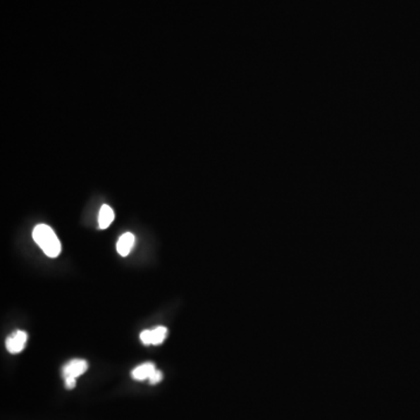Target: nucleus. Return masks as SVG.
Here are the masks:
<instances>
[{
    "label": "nucleus",
    "mask_w": 420,
    "mask_h": 420,
    "mask_svg": "<svg viewBox=\"0 0 420 420\" xmlns=\"http://www.w3.org/2000/svg\"><path fill=\"white\" fill-rule=\"evenodd\" d=\"M163 373H161V371H159V370H156V371H154V373H153L152 375H151V377H149V383L158 384L159 383V382H161V381H163Z\"/></svg>",
    "instance_id": "obj_8"
},
{
    "label": "nucleus",
    "mask_w": 420,
    "mask_h": 420,
    "mask_svg": "<svg viewBox=\"0 0 420 420\" xmlns=\"http://www.w3.org/2000/svg\"><path fill=\"white\" fill-rule=\"evenodd\" d=\"M167 328L166 327H156L154 329H147L144 331L140 334V340L144 345H160L163 343L166 339Z\"/></svg>",
    "instance_id": "obj_2"
},
{
    "label": "nucleus",
    "mask_w": 420,
    "mask_h": 420,
    "mask_svg": "<svg viewBox=\"0 0 420 420\" xmlns=\"http://www.w3.org/2000/svg\"><path fill=\"white\" fill-rule=\"evenodd\" d=\"M156 366L153 363H144L142 366H137L132 371V377L137 381L149 380L151 375L156 371Z\"/></svg>",
    "instance_id": "obj_6"
},
{
    "label": "nucleus",
    "mask_w": 420,
    "mask_h": 420,
    "mask_svg": "<svg viewBox=\"0 0 420 420\" xmlns=\"http://www.w3.org/2000/svg\"><path fill=\"white\" fill-rule=\"evenodd\" d=\"M135 242H136V237L131 233H125V234L122 235L118 242H117V245H116L118 254L123 257H126L132 250Z\"/></svg>",
    "instance_id": "obj_5"
},
{
    "label": "nucleus",
    "mask_w": 420,
    "mask_h": 420,
    "mask_svg": "<svg viewBox=\"0 0 420 420\" xmlns=\"http://www.w3.org/2000/svg\"><path fill=\"white\" fill-rule=\"evenodd\" d=\"M33 238L48 257H58L61 252V242L47 224H37L33 230Z\"/></svg>",
    "instance_id": "obj_1"
},
{
    "label": "nucleus",
    "mask_w": 420,
    "mask_h": 420,
    "mask_svg": "<svg viewBox=\"0 0 420 420\" xmlns=\"http://www.w3.org/2000/svg\"><path fill=\"white\" fill-rule=\"evenodd\" d=\"M27 341V333L24 331H18L12 335L8 336L6 340V350L11 354H18L23 352Z\"/></svg>",
    "instance_id": "obj_3"
},
{
    "label": "nucleus",
    "mask_w": 420,
    "mask_h": 420,
    "mask_svg": "<svg viewBox=\"0 0 420 420\" xmlns=\"http://www.w3.org/2000/svg\"><path fill=\"white\" fill-rule=\"evenodd\" d=\"M115 220V213L111 208L109 207L108 204H103L102 208L99 210V227L101 229H106L110 227L112 221Z\"/></svg>",
    "instance_id": "obj_7"
},
{
    "label": "nucleus",
    "mask_w": 420,
    "mask_h": 420,
    "mask_svg": "<svg viewBox=\"0 0 420 420\" xmlns=\"http://www.w3.org/2000/svg\"><path fill=\"white\" fill-rule=\"evenodd\" d=\"M88 362L85 359H73L67 366L63 368V376L73 377V378H78L88 370Z\"/></svg>",
    "instance_id": "obj_4"
},
{
    "label": "nucleus",
    "mask_w": 420,
    "mask_h": 420,
    "mask_svg": "<svg viewBox=\"0 0 420 420\" xmlns=\"http://www.w3.org/2000/svg\"><path fill=\"white\" fill-rule=\"evenodd\" d=\"M66 380V388L67 389H74L75 385H76V378H73V377H67L65 378Z\"/></svg>",
    "instance_id": "obj_9"
}]
</instances>
